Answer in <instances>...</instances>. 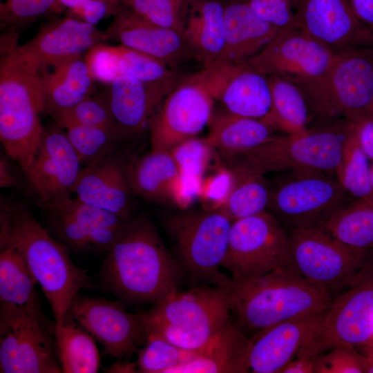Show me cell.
Segmentation results:
<instances>
[{"instance_id":"4","label":"cell","mask_w":373,"mask_h":373,"mask_svg":"<svg viewBox=\"0 0 373 373\" xmlns=\"http://www.w3.org/2000/svg\"><path fill=\"white\" fill-rule=\"evenodd\" d=\"M0 138L7 154L25 172L33 161L44 129L41 73L16 43L1 46Z\"/></svg>"},{"instance_id":"9","label":"cell","mask_w":373,"mask_h":373,"mask_svg":"<svg viewBox=\"0 0 373 373\" xmlns=\"http://www.w3.org/2000/svg\"><path fill=\"white\" fill-rule=\"evenodd\" d=\"M232 222L217 210L175 213L164 221L173 255L191 285H221Z\"/></svg>"},{"instance_id":"14","label":"cell","mask_w":373,"mask_h":373,"mask_svg":"<svg viewBox=\"0 0 373 373\" xmlns=\"http://www.w3.org/2000/svg\"><path fill=\"white\" fill-rule=\"evenodd\" d=\"M373 340V277L366 276L335 298L297 356L312 358L338 345Z\"/></svg>"},{"instance_id":"48","label":"cell","mask_w":373,"mask_h":373,"mask_svg":"<svg viewBox=\"0 0 373 373\" xmlns=\"http://www.w3.org/2000/svg\"><path fill=\"white\" fill-rule=\"evenodd\" d=\"M87 52L85 61L93 79L109 84L122 75L111 46L101 43Z\"/></svg>"},{"instance_id":"29","label":"cell","mask_w":373,"mask_h":373,"mask_svg":"<svg viewBox=\"0 0 373 373\" xmlns=\"http://www.w3.org/2000/svg\"><path fill=\"white\" fill-rule=\"evenodd\" d=\"M126 171L133 192L149 201L171 198L182 178L169 151H151L129 165Z\"/></svg>"},{"instance_id":"22","label":"cell","mask_w":373,"mask_h":373,"mask_svg":"<svg viewBox=\"0 0 373 373\" xmlns=\"http://www.w3.org/2000/svg\"><path fill=\"white\" fill-rule=\"evenodd\" d=\"M107 102L120 135L141 133L165 97L176 86L151 85L120 75L108 84Z\"/></svg>"},{"instance_id":"2","label":"cell","mask_w":373,"mask_h":373,"mask_svg":"<svg viewBox=\"0 0 373 373\" xmlns=\"http://www.w3.org/2000/svg\"><path fill=\"white\" fill-rule=\"evenodd\" d=\"M221 285L231 321L249 337L283 321L323 313L334 300L327 288L287 268L242 279L230 276Z\"/></svg>"},{"instance_id":"38","label":"cell","mask_w":373,"mask_h":373,"mask_svg":"<svg viewBox=\"0 0 373 373\" xmlns=\"http://www.w3.org/2000/svg\"><path fill=\"white\" fill-rule=\"evenodd\" d=\"M111 48L121 74L151 85L175 86L180 82L174 69L153 57L121 44Z\"/></svg>"},{"instance_id":"41","label":"cell","mask_w":373,"mask_h":373,"mask_svg":"<svg viewBox=\"0 0 373 373\" xmlns=\"http://www.w3.org/2000/svg\"><path fill=\"white\" fill-rule=\"evenodd\" d=\"M66 129V135L77 153L81 162L89 164L107 157L113 150L116 137L111 130L75 122L60 124Z\"/></svg>"},{"instance_id":"6","label":"cell","mask_w":373,"mask_h":373,"mask_svg":"<svg viewBox=\"0 0 373 373\" xmlns=\"http://www.w3.org/2000/svg\"><path fill=\"white\" fill-rule=\"evenodd\" d=\"M354 123L339 122L316 125L305 133L275 135L250 149L226 153L231 166L265 175L271 172L310 170L336 176L346 140Z\"/></svg>"},{"instance_id":"58","label":"cell","mask_w":373,"mask_h":373,"mask_svg":"<svg viewBox=\"0 0 373 373\" xmlns=\"http://www.w3.org/2000/svg\"><path fill=\"white\" fill-rule=\"evenodd\" d=\"M367 116L373 119V104H372L371 107L370 108Z\"/></svg>"},{"instance_id":"42","label":"cell","mask_w":373,"mask_h":373,"mask_svg":"<svg viewBox=\"0 0 373 373\" xmlns=\"http://www.w3.org/2000/svg\"><path fill=\"white\" fill-rule=\"evenodd\" d=\"M121 6L155 24L183 33L184 0H118Z\"/></svg>"},{"instance_id":"21","label":"cell","mask_w":373,"mask_h":373,"mask_svg":"<svg viewBox=\"0 0 373 373\" xmlns=\"http://www.w3.org/2000/svg\"><path fill=\"white\" fill-rule=\"evenodd\" d=\"M104 32L108 39L153 57L172 69L191 57L181 32L146 21L123 7Z\"/></svg>"},{"instance_id":"49","label":"cell","mask_w":373,"mask_h":373,"mask_svg":"<svg viewBox=\"0 0 373 373\" xmlns=\"http://www.w3.org/2000/svg\"><path fill=\"white\" fill-rule=\"evenodd\" d=\"M122 8L118 0H88L68 12L69 16L95 26L105 17H114Z\"/></svg>"},{"instance_id":"50","label":"cell","mask_w":373,"mask_h":373,"mask_svg":"<svg viewBox=\"0 0 373 373\" xmlns=\"http://www.w3.org/2000/svg\"><path fill=\"white\" fill-rule=\"evenodd\" d=\"M354 131L364 153L373 161V119L366 116L354 122Z\"/></svg>"},{"instance_id":"52","label":"cell","mask_w":373,"mask_h":373,"mask_svg":"<svg viewBox=\"0 0 373 373\" xmlns=\"http://www.w3.org/2000/svg\"><path fill=\"white\" fill-rule=\"evenodd\" d=\"M314 358L296 356L285 365L280 373H314Z\"/></svg>"},{"instance_id":"10","label":"cell","mask_w":373,"mask_h":373,"mask_svg":"<svg viewBox=\"0 0 373 373\" xmlns=\"http://www.w3.org/2000/svg\"><path fill=\"white\" fill-rule=\"evenodd\" d=\"M271 187L268 209L288 231L322 228L341 207L354 200L332 175L291 170Z\"/></svg>"},{"instance_id":"32","label":"cell","mask_w":373,"mask_h":373,"mask_svg":"<svg viewBox=\"0 0 373 373\" xmlns=\"http://www.w3.org/2000/svg\"><path fill=\"white\" fill-rule=\"evenodd\" d=\"M232 184L221 204L213 209L224 214L232 222L265 211L271 186L264 175L240 166H231Z\"/></svg>"},{"instance_id":"28","label":"cell","mask_w":373,"mask_h":373,"mask_svg":"<svg viewBox=\"0 0 373 373\" xmlns=\"http://www.w3.org/2000/svg\"><path fill=\"white\" fill-rule=\"evenodd\" d=\"M216 101H220L229 113L261 119L271 106L268 79L241 65L234 66L224 82Z\"/></svg>"},{"instance_id":"20","label":"cell","mask_w":373,"mask_h":373,"mask_svg":"<svg viewBox=\"0 0 373 373\" xmlns=\"http://www.w3.org/2000/svg\"><path fill=\"white\" fill-rule=\"evenodd\" d=\"M325 312L280 322L250 337L247 358L249 372L280 373L297 356Z\"/></svg>"},{"instance_id":"34","label":"cell","mask_w":373,"mask_h":373,"mask_svg":"<svg viewBox=\"0 0 373 373\" xmlns=\"http://www.w3.org/2000/svg\"><path fill=\"white\" fill-rule=\"evenodd\" d=\"M321 229L352 249L373 251V204L354 199L338 210Z\"/></svg>"},{"instance_id":"12","label":"cell","mask_w":373,"mask_h":373,"mask_svg":"<svg viewBox=\"0 0 373 373\" xmlns=\"http://www.w3.org/2000/svg\"><path fill=\"white\" fill-rule=\"evenodd\" d=\"M288 232L289 258L286 268L331 293L350 288L367 276L363 269L368 252L343 245L321 228Z\"/></svg>"},{"instance_id":"7","label":"cell","mask_w":373,"mask_h":373,"mask_svg":"<svg viewBox=\"0 0 373 373\" xmlns=\"http://www.w3.org/2000/svg\"><path fill=\"white\" fill-rule=\"evenodd\" d=\"M296 85L316 125L356 122L367 115L373 104V47L337 53L322 76Z\"/></svg>"},{"instance_id":"33","label":"cell","mask_w":373,"mask_h":373,"mask_svg":"<svg viewBox=\"0 0 373 373\" xmlns=\"http://www.w3.org/2000/svg\"><path fill=\"white\" fill-rule=\"evenodd\" d=\"M37 283L19 248L0 240V303L39 305Z\"/></svg>"},{"instance_id":"25","label":"cell","mask_w":373,"mask_h":373,"mask_svg":"<svg viewBox=\"0 0 373 373\" xmlns=\"http://www.w3.org/2000/svg\"><path fill=\"white\" fill-rule=\"evenodd\" d=\"M224 0H184L183 37L204 67L220 56L225 41Z\"/></svg>"},{"instance_id":"57","label":"cell","mask_w":373,"mask_h":373,"mask_svg":"<svg viewBox=\"0 0 373 373\" xmlns=\"http://www.w3.org/2000/svg\"><path fill=\"white\" fill-rule=\"evenodd\" d=\"M370 178H371V182L373 187V161L372 164L370 165Z\"/></svg>"},{"instance_id":"39","label":"cell","mask_w":373,"mask_h":373,"mask_svg":"<svg viewBox=\"0 0 373 373\" xmlns=\"http://www.w3.org/2000/svg\"><path fill=\"white\" fill-rule=\"evenodd\" d=\"M47 211L67 216L92 231L104 229H122L133 218H126L103 209L84 202L70 195L55 199L41 204Z\"/></svg>"},{"instance_id":"45","label":"cell","mask_w":373,"mask_h":373,"mask_svg":"<svg viewBox=\"0 0 373 373\" xmlns=\"http://www.w3.org/2000/svg\"><path fill=\"white\" fill-rule=\"evenodd\" d=\"M57 0H3L0 3L1 28H15L54 12Z\"/></svg>"},{"instance_id":"53","label":"cell","mask_w":373,"mask_h":373,"mask_svg":"<svg viewBox=\"0 0 373 373\" xmlns=\"http://www.w3.org/2000/svg\"><path fill=\"white\" fill-rule=\"evenodd\" d=\"M15 182V178L8 169L6 162L0 160V186L1 188L9 187Z\"/></svg>"},{"instance_id":"16","label":"cell","mask_w":373,"mask_h":373,"mask_svg":"<svg viewBox=\"0 0 373 373\" xmlns=\"http://www.w3.org/2000/svg\"><path fill=\"white\" fill-rule=\"evenodd\" d=\"M122 301L86 296L78 293L67 314L104 347V354L117 361L137 353L146 339L140 313L127 312Z\"/></svg>"},{"instance_id":"46","label":"cell","mask_w":373,"mask_h":373,"mask_svg":"<svg viewBox=\"0 0 373 373\" xmlns=\"http://www.w3.org/2000/svg\"><path fill=\"white\" fill-rule=\"evenodd\" d=\"M352 345H338L314 358V373H367L366 357Z\"/></svg>"},{"instance_id":"1","label":"cell","mask_w":373,"mask_h":373,"mask_svg":"<svg viewBox=\"0 0 373 373\" xmlns=\"http://www.w3.org/2000/svg\"><path fill=\"white\" fill-rule=\"evenodd\" d=\"M185 275L155 224L132 218L106 252L102 289L129 305L155 304L180 289Z\"/></svg>"},{"instance_id":"27","label":"cell","mask_w":373,"mask_h":373,"mask_svg":"<svg viewBox=\"0 0 373 373\" xmlns=\"http://www.w3.org/2000/svg\"><path fill=\"white\" fill-rule=\"evenodd\" d=\"M52 67V72L41 74V80L45 109L57 117L90 96L94 79L82 55L64 60Z\"/></svg>"},{"instance_id":"23","label":"cell","mask_w":373,"mask_h":373,"mask_svg":"<svg viewBox=\"0 0 373 373\" xmlns=\"http://www.w3.org/2000/svg\"><path fill=\"white\" fill-rule=\"evenodd\" d=\"M73 193L79 200L131 218L132 189L127 171L108 156L82 171Z\"/></svg>"},{"instance_id":"51","label":"cell","mask_w":373,"mask_h":373,"mask_svg":"<svg viewBox=\"0 0 373 373\" xmlns=\"http://www.w3.org/2000/svg\"><path fill=\"white\" fill-rule=\"evenodd\" d=\"M358 19L373 31V0H348Z\"/></svg>"},{"instance_id":"17","label":"cell","mask_w":373,"mask_h":373,"mask_svg":"<svg viewBox=\"0 0 373 373\" xmlns=\"http://www.w3.org/2000/svg\"><path fill=\"white\" fill-rule=\"evenodd\" d=\"M296 28L339 53L373 47V33L354 12L348 0H298Z\"/></svg>"},{"instance_id":"35","label":"cell","mask_w":373,"mask_h":373,"mask_svg":"<svg viewBox=\"0 0 373 373\" xmlns=\"http://www.w3.org/2000/svg\"><path fill=\"white\" fill-rule=\"evenodd\" d=\"M58 358L64 373H96L100 366L95 338L82 327L66 321L58 326L52 323Z\"/></svg>"},{"instance_id":"37","label":"cell","mask_w":373,"mask_h":373,"mask_svg":"<svg viewBox=\"0 0 373 373\" xmlns=\"http://www.w3.org/2000/svg\"><path fill=\"white\" fill-rule=\"evenodd\" d=\"M336 179L354 198L373 204V187L369 158L362 149L353 128L347 137Z\"/></svg>"},{"instance_id":"24","label":"cell","mask_w":373,"mask_h":373,"mask_svg":"<svg viewBox=\"0 0 373 373\" xmlns=\"http://www.w3.org/2000/svg\"><path fill=\"white\" fill-rule=\"evenodd\" d=\"M225 1L224 46L215 63L240 66L257 55L280 29L261 19L242 0Z\"/></svg>"},{"instance_id":"60","label":"cell","mask_w":373,"mask_h":373,"mask_svg":"<svg viewBox=\"0 0 373 373\" xmlns=\"http://www.w3.org/2000/svg\"><path fill=\"white\" fill-rule=\"evenodd\" d=\"M372 33H373V31H372Z\"/></svg>"},{"instance_id":"31","label":"cell","mask_w":373,"mask_h":373,"mask_svg":"<svg viewBox=\"0 0 373 373\" xmlns=\"http://www.w3.org/2000/svg\"><path fill=\"white\" fill-rule=\"evenodd\" d=\"M269 81L271 106L260 120L288 135H300L308 129L311 120L309 108L300 88L294 82L276 76L267 77Z\"/></svg>"},{"instance_id":"59","label":"cell","mask_w":373,"mask_h":373,"mask_svg":"<svg viewBox=\"0 0 373 373\" xmlns=\"http://www.w3.org/2000/svg\"><path fill=\"white\" fill-rule=\"evenodd\" d=\"M224 1H229V0H224Z\"/></svg>"},{"instance_id":"47","label":"cell","mask_w":373,"mask_h":373,"mask_svg":"<svg viewBox=\"0 0 373 373\" xmlns=\"http://www.w3.org/2000/svg\"><path fill=\"white\" fill-rule=\"evenodd\" d=\"M264 21L280 30L296 28L298 0H242Z\"/></svg>"},{"instance_id":"11","label":"cell","mask_w":373,"mask_h":373,"mask_svg":"<svg viewBox=\"0 0 373 373\" xmlns=\"http://www.w3.org/2000/svg\"><path fill=\"white\" fill-rule=\"evenodd\" d=\"M0 372H62L52 325L41 305L0 303Z\"/></svg>"},{"instance_id":"26","label":"cell","mask_w":373,"mask_h":373,"mask_svg":"<svg viewBox=\"0 0 373 373\" xmlns=\"http://www.w3.org/2000/svg\"><path fill=\"white\" fill-rule=\"evenodd\" d=\"M250 337L230 322L219 332L198 355L166 373H247Z\"/></svg>"},{"instance_id":"3","label":"cell","mask_w":373,"mask_h":373,"mask_svg":"<svg viewBox=\"0 0 373 373\" xmlns=\"http://www.w3.org/2000/svg\"><path fill=\"white\" fill-rule=\"evenodd\" d=\"M0 228V240L13 242L22 252L49 302L56 325H64L75 296L80 289L93 287L86 271L73 262L68 249L21 203H1Z\"/></svg>"},{"instance_id":"19","label":"cell","mask_w":373,"mask_h":373,"mask_svg":"<svg viewBox=\"0 0 373 373\" xmlns=\"http://www.w3.org/2000/svg\"><path fill=\"white\" fill-rule=\"evenodd\" d=\"M108 39L106 32L95 25L68 15L44 25L32 39L19 47L41 73Z\"/></svg>"},{"instance_id":"18","label":"cell","mask_w":373,"mask_h":373,"mask_svg":"<svg viewBox=\"0 0 373 373\" xmlns=\"http://www.w3.org/2000/svg\"><path fill=\"white\" fill-rule=\"evenodd\" d=\"M81 161L66 133L44 130L37 151L24 172L41 204L70 195L81 174Z\"/></svg>"},{"instance_id":"5","label":"cell","mask_w":373,"mask_h":373,"mask_svg":"<svg viewBox=\"0 0 373 373\" xmlns=\"http://www.w3.org/2000/svg\"><path fill=\"white\" fill-rule=\"evenodd\" d=\"M146 336H159L188 350H200L230 322L222 285H195L178 289L140 313Z\"/></svg>"},{"instance_id":"43","label":"cell","mask_w":373,"mask_h":373,"mask_svg":"<svg viewBox=\"0 0 373 373\" xmlns=\"http://www.w3.org/2000/svg\"><path fill=\"white\" fill-rule=\"evenodd\" d=\"M58 124L75 122L84 125L101 127L119 132L104 97L89 96L61 113L57 117Z\"/></svg>"},{"instance_id":"54","label":"cell","mask_w":373,"mask_h":373,"mask_svg":"<svg viewBox=\"0 0 373 373\" xmlns=\"http://www.w3.org/2000/svg\"><path fill=\"white\" fill-rule=\"evenodd\" d=\"M108 372H137L135 363H130L124 361H116L115 363L107 369Z\"/></svg>"},{"instance_id":"44","label":"cell","mask_w":373,"mask_h":373,"mask_svg":"<svg viewBox=\"0 0 373 373\" xmlns=\"http://www.w3.org/2000/svg\"><path fill=\"white\" fill-rule=\"evenodd\" d=\"M212 149L204 138L193 137L176 145L169 152L182 177L198 179L207 168Z\"/></svg>"},{"instance_id":"55","label":"cell","mask_w":373,"mask_h":373,"mask_svg":"<svg viewBox=\"0 0 373 373\" xmlns=\"http://www.w3.org/2000/svg\"><path fill=\"white\" fill-rule=\"evenodd\" d=\"M88 0H57L54 12H59L64 10H70Z\"/></svg>"},{"instance_id":"40","label":"cell","mask_w":373,"mask_h":373,"mask_svg":"<svg viewBox=\"0 0 373 373\" xmlns=\"http://www.w3.org/2000/svg\"><path fill=\"white\" fill-rule=\"evenodd\" d=\"M200 350H188L155 335L146 336L144 346L139 349L135 362L137 372L166 373L171 368L194 359Z\"/></svg>"},{"instance_id":"8","label":"cell","mask_w":373,"mask_h":373,"mask_svg":"<svg viewBox=\"0 0 373 373\" xmlns=\"http://www.w3.org/2000/svg\"><path fill=\"white\" fill-rule=\"evenodd\" d=\"M229 66L213 64L180 80L149 122L153 151H170L209 124Z\"/></svg>"},{"instance_id":"30","label":"cell","mask_w":373,"mask_h":373,"mask_svg":"<svg viewBox=\"0 0 373 373\" xmlns=\"http://www.w3.org/2000/svg\"><path fill=\"white\" fill-rule=\"evenodd\" d=\"M206 141L225 153L242 151L270 140L274 129L260 119L232 114L227 111L211 117Z\"/></svg>"},{"instance_id":"13","label":"cell","mask_w":373,"mask_h":373,"mask_svg":"<svg viewBox=\"0 0 373 373\" xmlns=\"http://www.w3.org/2000/svg\"><path fill=\"white\" fill-rule=\"evenodd\" d=\"M289 258V232L265 211L232 222L222 267L242 279L286 268Z\"/></svg>"},{"instance_id":"15","label":"cell","mask_w":373,"mask_h":373,"mask_svg":"<svg viewBox=\"0 0 373 373\" xmlns=\"http://www.w3.org/2000/svg\"><path fill=\"white\" fill-rule=\"evenodd\" d=\"M336 55L299 28L283 29L241 66L266 77L276 76L299 84L322 76Z\"/></svg>"},{"instance_id":"36","label":"cell","mask_w":373,"mask_h":373,"mask_svg":"<svg viewBox=\"0 0 373 373\" xmlns=\"http://www.w3.org/2000/svg\"><path fill=\"white\" fill-rule=\"evenodd\" d=\"M45 211L49 226L59 241L74 252L106 253L126 227L92 231L67 216Z\"/></svg>"},{"instance_id":"56","label":"cell","mask_w":373,"mask_h":373,"mask_svg":"<svg viewBox=\"0 0 373 373\" xmlns=\"http://www.w3.org/2000/svg\"><path fill=\"white\" fill-rule=\"evenodd\" d=\"M365 347V353L363 355L367 358V373H373V341L367 345H362Z\"/></svg>"}]
</instances>
